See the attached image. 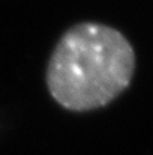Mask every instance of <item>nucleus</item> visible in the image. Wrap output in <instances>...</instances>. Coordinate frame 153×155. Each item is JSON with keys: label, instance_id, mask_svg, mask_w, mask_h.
<instances>
[{"label": "nucleus", "instance_id": "f257e3e1", "mask_svg": "<svg viewBox=\"0 0 153 155\" xmlns=\"http://www.w3.org/2000/svg\"><path fill=\"white\" fill-rule=\"evenodd\" d=\"M137 59L129 39L102 23L69 27L51 53L45 83L53 100L69 111L105 107L125 92Z\"/></svg>", "mask_w": 153, "mask_h": 155}]
</instances>
